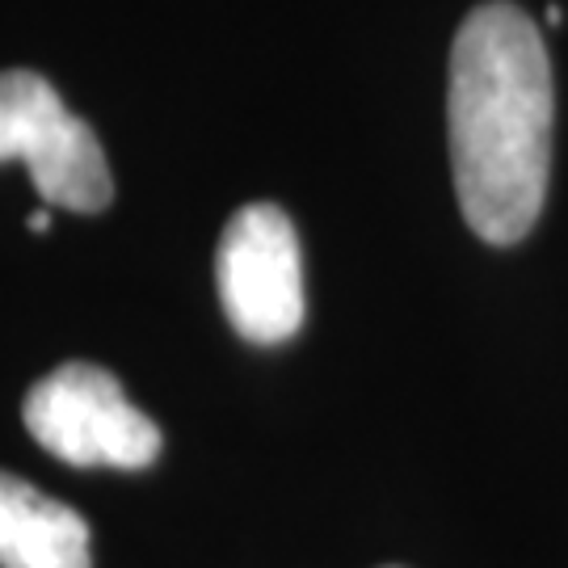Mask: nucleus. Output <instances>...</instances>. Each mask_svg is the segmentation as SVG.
I'll use <instances>...</instances> for the list:
<instances>
[{
    "mask_svg": "<svg viewBox=\"0 0 568 568\" xmlns=\"http://www.w3.org/2000/svg\"><path fill=\"white\" fill-rule=\"evenodd\" d=\"M551 60L518 4L471 9L450 47V169L467 227L488 244L527 236L551 173Z\"/></svg>",
    "mask_w": 568,
    "mask_h": 568,
    "instance_id": "obj_1",
    "label": "nucleus"
},
{
    "mask_svg": "<svg viewBox=\"0 0 568 568\" xmlns=\"http://www.w3.org/2000/svg\"><path fill=\"white\" fill-rule=\"evenodd\" d=\"M21 422L42 450L72 467L140 471L161 455L156 422L126 400L122 384L93 363H63L30 387Z\"/></svg>",
    "mask_w": 568,
    "mask_h": 568,
    "instance_id": "obj_2",
    "label": "nucleus"
},
{
    "mask_svg": "<svg viewBox=\"0 0 568 568\" xmlns=\"http://www.w3.org/2000/svg\"><path fill=\"white\" fill-rule=\"evenodd\" d=\"M21 161L51 206L102 211L114 199V178L93 126L60 102L39 72H0V164Z\"/></svg>",
    "mask_w": 568,
    "mask_h": 568,
    "instance_id": "obj_3",
    "label": "nucleus"
},
{
    "mask_svg": "<svg viewBox=\"0 0 568 568\" xmlns=\"http://www.w3.org/2000/svg\"><path fill=\"white\" fill-rule=\"evenodd\" d=\"M220 304L253 345H278L304 325L300 236L283 206L248 203L227 220L215 253Z\"/></svg>",
    "mask_w": 568,
    "mask_h": 568,
    "instance_id": "obj_4",
    "label": "nucleus"
},
{
    "mask_svg": "<svg viewBox=\"0 0 568 568\" xmlns=\"http://www.w3.org/2000/svg\"><path fill=\"white\" fill-rule=\"evenodd\" d=\"M0 568H93L89 523L72 506L0 471Z\"/></svg>",
    "mask_w": 568,
    "mask_h": 568,
    "instance_id": "obj_5",
    "label": "nucleus"
},
{
    "mask_svg": "<svg viewBox=\"0 0 568 568\" xmlns=\"http://www.w3.org/2000/svg\"><path fill=\"white\" fill-rule=\"evenodd\" d=\"M26 227H30V232H47V227H51V215H47V211H34V215L26 220Z\"/></svg>",
    "mask_w": 568,
    "mask_h": 568,
    "instance_id": "obj_6",
    "label": "nucleus"
}]
</instances>
